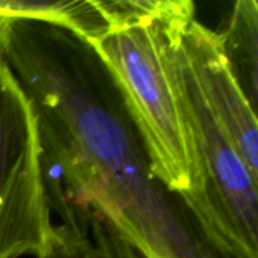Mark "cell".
Returning <instances> with one entry per match:
<instances>
[{
	"mask_svg": "<svg viewBox=\"0 0 258 258\" xmlns=\"http://www.w3.org/2000/svg\"><path fill=\"white\" fill-rule=\"evenodd\" d=\"M3 57L32 103L50 209L100 221L145 258H221L154 177L144 142L94 47L47 21L9 18Z\"/></svg>",
	"mask_w": 258,
	"mask_h": 258,
	"instance_id": "obj_1",
	"label": "cell"
},
{
	"mask_svg": "<svg viewBox=\"0 0 258 258\" xmlns=\"http://www.w3.org/2000/svg\"><path fill=\"white\" fill-rule=\"evenodd\" d=\"M115 24L89 42L110 73L144 142L159 183L187 212L204 242L234 258L210 206L184 95L175 45L195 17L189 0H115Z\"/></svg>",
	"mask_w": 258,
	"mask_h": 258,
	"instance_id": "obj_2",
	"label": "cell"
},
{
	"mask_svg": "<svg viewBox=\"0 0 258 258\" xmlns=\"http://www.w3.org/2000/svg\"><path fill=\"white\" fill-rule=\"evenodd\" d=\"M51 225L35 112L0 50V258L38 257Z\"/></svg>",
	"mask_w": 258,
	"mask_h": 258,
	"instance_id": "obj_3",
	"label": "cell"
},
{
	"mask_svg": "<svg viewBox=\"0 0 258 258\" xmlns=\"http://www.w3.org/2000/svg\"><path fill=\"white\" fill-rule=\"evenodd\" d=\"M181 47L207 106L251 174L258 178L257 110L233 74L219 33L194 17L181 30Z\"/></svg>",
	"mask_w": 258,
	"mask_h": 258,
	"instance_id": "obj_4",
	"label": "cell"
},
{
	"mask_svg": "<svg viewBox=\"0 0 258 258\" xmlns=\"http://www.w3.org/2000/svg\"><path fill=\"white\" fill-rule=\"evenodd\" d=\"M0 17L47 21L77 33L88 42L112 27L110 0H0Z\"/></svg>",
	"mask_w": 258,
	"mask_h": 258,
	"instance_id": "obj_5",
	"label": "cell"
},
{
	"mask_svg": "<svg viewBox=\"0 0 258 258\" xmlns=\"http://www.w3.org/2000/svg\"><path fill=\"white\" fill-rule=\"evenodd\" d=\"M225 57L251 106L257 110L258 95V3H234L227 29L219 33Z\"/></svg>",
	"mask_w": 258,
	"mask_h": 258,
	"instance_id": "obj_6",
	"label": "cell"
},
{
	"mask_svg": "<svg viewBox=\"0 0 258 258\" xmlns=\"http://www.w3.org/2000/svg\"><path fill=\"white\" fill-rule=\"evenodd\" d=\"M38 258H110L107 252L77 227L51 225Z\"/></svg>",
	"mask_w": 258,
	"mask_h": 258,
	"instance_id": "obj_7",
	"label": "cell"
},
{
	"mask_svg": "<svg viewBox=\"0 0 258 258\" xmlns=\"http://www.w3.org/2000/svg\"><path fill=\"white\" fill-rule=\"evenodd\" d=\"M86 233L95 240L110 258H145L133 245L119 236L112 227L100 221H91L86 225Z\"/></svg>",
	"mask_w": 258,
	"mask_h": 258,
	"instance_id": "obj_8",
	"label": "cell"
},
{
	"mask_svg": "<svg viewBox=\"0 0 258 258\" xmlns=\"http://www.w3.org/2000/svg\"><path fill=\"white\" fill-rule=\"evenodd\" d=\"M8 24H9V18L8 17H0V50H3V45H5Z\"/></svg>",
	"mask_w": 258,
	"mask_h": 258,
	"instance_id": "obj_9",
	"label": "cell"
}]
</instances>
